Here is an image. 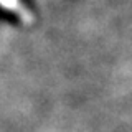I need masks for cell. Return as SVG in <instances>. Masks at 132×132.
Listing matches in <instances>:
<instances>
[{
  "instance_id": "obj_1",
  "label": "cell",
  "mask_w": 132,
  "mask_h": 132,
  "mask_svg": "<svg viewBox=\"0 0 132 132\" xmlns=\"http://www.w3.org/2000/svg\"><path fill=\"white\" fill-rule=\"evenodd\" d=\"M0 7L5 8V10H8V12L16 13L20 18L23 20V22H27V23H30L31 20H33L31 13L22 5V3H20V0H0Z\"/></svg>"
}]
</instances>
